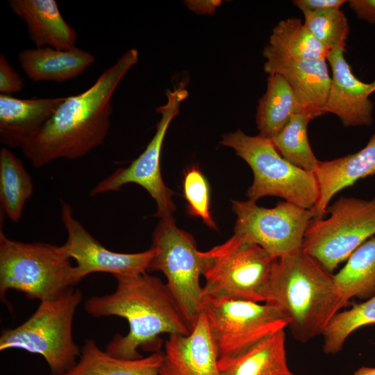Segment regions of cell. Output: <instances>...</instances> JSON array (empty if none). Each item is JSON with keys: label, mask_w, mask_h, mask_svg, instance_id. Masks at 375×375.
Masks as SVG:
<instances>
[{"label": "cell", "mask_w": 375, "mask_h": 375, "mask_svg": "<svg viewBox=\"0 0 375 375\" xmlns=\"http://www.w3.org/2000/svg\"><path fill=\"white\" fill-rule=\"evenodd\" d=\"M138 51L125 52L84 92L65 97L51 118L20 146L35 167L76 160L102 144L108 133L111 100L118 85L138 62Z\"/></svg>", "instance_id": "obj_1"}, {"label": "cell", "mask_w": 375, "mask_h": 375, "mask_svg": "<svg viewBox=\"0 0 375 375\" xmlns=\"http://www.w3.org/2000/svg\"><path fill=\"white\" fill-rule=\"evenodd\" d=\"M117 288L114 292L93 296L84 304L91 316H117L126 319L129 331L126 335L116 334L106 345L110 356L127 360L142 358L138 351H160L159 335H187L190 333L166 283L147 272L114 276Z\"/></svg>", "instance_id": "obj_2"}, {"label": "cell", "mask_w": 375, "mask_h": 375, "mask_svg": "<svg viewBox=\"0 0 375 375\" xmlns=\"http://www.w3.org/2000/svg\"><path fill=\"white\" fill-rule=\"evenodd\" d=\"M266 303L281 311L294 338L303 343L322 335L344 306L333 275L302 249L274 260Z\"/></svg>", "instance_id": "obj_3"}, {"label": "cell", "mask_w": 375, "mask_h": 375, "mask_svg": "<svg viewBox=\"0 0 375 375\" xmlns=\"http://www.w3.org/2000/svg\"><path fill=\"white\" fill-rule=\"evenodd\" d=\"M62 245L12 240L0 231V296L10 290L31 300L56 298L77 284Z\"/></svg>", "instance_id": "obj_4"}, {"label": "cell", "mask_w": 375, "mask_h": 375, "mask_svg": "<svg viewBox=\"0 0 375 375\" xmlns=\"http://www.w3.org/2000/svg\"><path fill=\"white\" fill-rule=\"evenodd\" d=\"M82 292L72 287L56 298L42 301L23 324L3 331L0 351L21 349L42 356L51 375H65L77 362L81 351L74 341L72 324Z\"/></svg>", "instance_id": "obj_5"}, {"label": "cell", "mask_w": 375, "mask_h": 375, "mask_svg": "<svg viewBox=\"0 0 375 375\" xmlns=\"http://www.w3.org/2000/svg\"><path fill=\"white\" fill-rule=\"evenodd\" d=\"M204 256L203 299L267 301L275 259L259 245L234 234Z\"/></svg>", "instance_id": "obj_6"}, {"label": "cell", "mask_w": 375, "mask_h": 375, "mask_svg": "<svg viewBox=\"0 0 375 375\" xmlns=\"http://www.w3.org/2000/svg\"><path fill=\"white\" fill-rule=\"evenodd\" d=\"M220 143L232 148L251 168L253 181L247 193L249 200L256 202L274 196L306 209H312L317 203L319 192L315 173L285 159L271 139L237 130L223 135Z\"/></svg>", "instance_id": "obj_7"}, {"label": "cell", "mask_w": 375, "mask_h": 375, "mask_svg": "<svg viewBox=\"0 0 375 375\" xmlns=\"http://www.w3.org/2000/svg\"><path fill=\"white\" fill-rule=\"evenodd\" d=\"M153 251L148 272H161L190 331L201 314L200 276L205 267L204 252L197 249L188 233L178 228L173 217L160 218L153 233Z\"/></svg>", "instance_id": "obj_8"}, {"label": "cell", "mask_w": 375, "mask_h": 375, "mask_svg": "<svg viewBox=\"0 0 375 375\" xmlns=\"http://www.w3.org/2000/svg\"><path fill=\"white\" fill-rule=\"evenodd\" d=\"M326 219H312L302 251L332 273L362 244L375 235V197H341L326 208Z\"/></svg>", "instance_id": "obj_9"}, {"label": "cell", "mask_w": 375, "mask_h": 375, "mask_svg": "<svg viewBox=\"0 0 375 375\" xmlns=\"http://www.w3.org/2000/svg\"><path fill=\"white\" fill-rule=\"evenodd\" d=\"M201 312L206 317L218 360L237 357L288 326L281 311L267 303L204 298Z\"/></svg>", "instance_id": "obj_10"}, {"label": "cell", "mask_w": 375, "mask_h": 375, "mask_svg": "<svg viewBox=\"0 0 375 375\" xmlns=\"http://www.w3.org/2000/svg\"><path fill=\"white\" fill-rule=\"evenodd\" d=\"M185 83L182 82L166 92L167 102L156 110L161 115L156 131L144 151L128 167L117 169L98 183L91 190L92 197L119 190L124 185L135 183L144 188L157 205L156 216L172 217L176 207L173 192L165 184L160 172V155L167 130L178 115L181 104L188 97Z\"/></svg>", "instance_id": "obj_11"}, {"label": "cell", "mask_w": 375, "mask_h": 375, "mask_svg": "<svg viewBox=\"0 0 375 375\" xmlns=\"http://www.w3.org/2000/svg\"><path fill=\"white\" fill-rule=\"evenodd\" d=\"M231 203L237 217L234 234L259 245L274 259L301 249L305 233L314 217L312 209L286 201L272 208L250 200Z\"/></svg>", "instance_id": "obj_12"}, {"label": "cell", "mask_w": 375, "mask_h": 375, "mask_svg": "<svg viewBox=\"0 0 375 375\" xmlns=\"http://www.w3.org/2000/svg\"><path fill=\"white\" fill-rule=\"evenodd\" d=\"M61 221L67 233L62 247L67 255L76 262L74 277L77 283L94 272L110 273L114 276L148 272L153 254L151 248L135 253L110 251L89 233L74 217L72 207L66 203H62Z\"/></svg>", "instance_id": "obj_13"}, {"label": "cell", "mask_w": 375, "mask_h": 375, "mask_svg": "<svg viewBox=\"0 0 375 375\" xmlns=\"http://www.w3.org/2000/svg\"><path fill=\"white\" fill-rule=\"evenodd\" d=\"M344 49L328 51L326 60L332 77L324 113H333L345 126H369L373 122V103L369 99L375 92V81L358 79L346 60Z\"/></svg>", "instance_id": "obj_14"}, {"label": "cell", "mask_w": 375, "mask_h": 375, "mask_svg": "<svg viewBox=\"0 0 375 375\" xmlns=\"http://www.w3.org/2000/svg\"><path fill=\"white\" fill-rule=\"evenodd\" d=\"M262 54L266 73L282 76L294 91L304 110L317 117L324 114L331 81L326 59L292 58L277 52L267 44Z\"/></svg>", "instance_id": "obj_15"}, {"label": "cell", "mask_w": 375, "mask_h": 375, "mask_svg": "<svg viewBox=\"0 0 375 375\" xmlns=\"http://www.w3.org/2000/svg\"><path fill=\"white\" fill-rule=\"evenodd\" d=\"M159 375H222L204 315L187 335H169Z\"/></svg>", "instance_id": "obj_16"}, {"label": "cell", "mask_w": 375, "mask_h": 375, "mask_svg": "<svg viewBox=\"0 0 375 375\" xmlns=\"http://www.w3.org/2000/svg\"><path fill=\"white\" fill-rule=\"evenodd\" d=\"M314 173L319 196L312 209L313 219H323L331 199L338 192L360 179L375 175V132L360 151L331 160H319Z\"/></svg>", "instance_id": "obj_17"}, {"label": "cell", "mask_w": 375, "mask_h": 375, "mask_svg": "<svg viewBox=\"0 0 375 375\" xmlns=\"http://www.w3.org/2000/svg\"><path fill=\"white\" fill-rule=\"evenodd\" d=\"M13 13L26 24L36 48L66 50L76 47V31L61 15L54 0H9Z\"/></svg>", "instance_id": "obj_18"}, {"label": "cell", "mask_w": 375, "mask_h": 375, "mask_svg": "<svg viewBox=\"0 0 375 375\" xmlns=\"http://www.w3.org/2000/svg\"><path fill=\"white\" fill-rule=\"evenodd\" d=\"M65 97L17 99L0 94V141L10 148L37 132Z\"/></svg>", "instance_id": "obj_19"}, {"label": "cell", "mask_w": 375, "mask_h": 375, "mask_svg": "<svg viewBox=\"0 0 375 375\" xmlns=\"http://www.w3.org/2000/svg\"><path fill=\"white\" fill-rule=\"evenodd\" d=\"M18 60L30 80L62 83L83 74L95 57L76 47L66 50L35 47L20 51Z\"/></svg>", "instance_id": "obj_20"}, {"label": "cell", "mask_w": 375, "mask_h": 375, "mask_svg": "<svg viewBox=\"0 0 375 375\" xmlns=\"http://www.w3.org/2000/svg\"><path fill=\"white\" fill-rule=\"evenodd\" d=\"M218 365L222 375H294L288 364L284 330L237 357L218 360Z\"/></svg>", "instance_id": "obj_21"}, {"label": "cell", "mask_w": 375, "mask_h": 375, "mask_svg": "<svg viewBox=\"0 0 375 375\" xmlns=\"http://www.w3.org/2000/svg\"><path fill=\"white\" fill-rule=\"evenodd\" d=\"M162 359L160 351L134 360L115 358L89 338L85 340L77 362L65 375H159Z\"/></svg>", "instance_id": "obj_22"}, {"label": "cell", "mask_w": 375, "mask_h": 375, "mask_svg": "<svg viewBox=\"0 0 375 375\" xmlns=\"http://www.w3.org/2000/svg\"><path fill=\"white\" fill-rule=\"evenodd\" d=\"M304 110L294 91L280 74H269L267 89L259 99L256 121L260 135L271 139Z\"/></svg>", "instance_id": "obj_23"}, {"label": "cell", "mask_w": 375, "mask_h": 375, "mask_svg": "<svg viewBox=\"0 0 375 375\" xmlns=\"http://www.w3.org/2000/svg\"><path fill=\"white\" fill-rule=\"evenodd\" d=\"M345 306L353 297L369 299L375 294V235L358 247L344 266L333 275Z\"/></svg>", "instance_id": "obj_24"}, {"label": "cell", "mask_w": 375, "mask_h": 375, "mask_svg": "<svg viewBox=\"0 0 375 375\" xmlns=\"http://www.w3.org/2000/svg\"><path fill=\"white\" fill-rule=\"evenodd\" d=\"M33 191L31 176L22 162L9 149L0 151V203L3 213L13 222L20 220L24 207Z\"/></svg>", "instance_id": "obj_25"}, {"label": "cell", "mask_w": 375, "mask_h": 375, "mask_svg": "<svg viewBox=\"0 0 375 375\" xmlns=\"http://www.w3.org/2000/svg\"><path fill=\"white\" fill-rule=\"evenodd\" d=\"M317 116L304 110L292 115L288 123L273 138L272 142L278 153L292 165L315 172L319 160L315 157L308 139L309 122Z\"/></svg>", "instance_id": "obj_26"}, {"label": "cell", "mask_w": 375, "mask_h": 375, "mask_svg": "<svg viewBox=\"0 0 375 375\" xmlns=\"http://www.w3.org/2000/svg\"><path fill=\"white\" fill-rule=\"evenodd\" d=\"M267 45L292 58L326 59L328 53L301 21L295 17L280 21L272 29Z\"/></svg>", "instance_id": "obj_27"}, {"label": "cell", "mask_w": 375, "mask_h": 375, "mask_svg": "<svg viewBox=\"0 0 375 375\" xmlns=\"http://www.w3.org/2000/svg\"><path fill=\"white\" fill-rule=\"evenodd\" d=\"M369 324H375V294L335 315L322 335L324 353L333 355L338 353L353 331Z\"/></svg>", "instance_id": "obj_28"}, {"label": "cell", "mask_w": 375, "mask_h": 375, "mask_svg": "<svg viewBox=\"0 0 375 375\" xmlns=\"http://www.w3.org/2000/svg\"><path fill=\"white\" fill-rule=\"evenodd\" d=\"M304 26L328 51L344 49L349 25L344 13L339 8L303 11Z\"/></svg>", "instance_id": "obj_29"}, {"label": "cell", "mask_w": 375, "mask_h": 375, "mask_svg": "<svg viewBox=\"0 0 375 375\" xmlns=\"http://www.w3.org/2000/svg\"><path fill=\"white\" fill-rule=\"evenodd\" d=\"M183 187L188 214L201 218L210 228H217L210 212L208 183L199 167L188 168L184 174Z\"/></svg>", "instance_id": "obj_30"}, {"label": "cell", "mask_w": 375, "mask_h": 375, "mask_svg": "<svg viewBox=\"0 0 375 375\" xmlns=\"http://www.w3.org/2000/svg\"><path fill=\"white\" fill-rule=\"evenodd\" d=\"M24 82L4 54L0 55V94L10 95L22 91Z\"/></svg>", "instance_id": "obj_31"}, {"label": "cell", "mask_w": 375, "mask_h": 375, "mask_svg": "<svg viewBox=\"0 0 375 375\" xmlns=\"http://www.w3.org/2000/svg\"><path fill=\"white\" fill-rule=\"evenodd\" d=\"M348 3L359 19L375 24V0H350Z\"/></svg>", "instance_id": "obj_32"}, {"label": "cell", "mask_w": 375, "mask_h": 375, "mask_svg": "<svg viewBox=\"0 0 375 375\" xmlns=\"http://www.w3.org/2000/svg\"><path fill=\"white\" fill-rule=\"evenodd\" d=\"M348 1L344 0H294L292 3L303 11L339 8Z\"/></svg>", "instance_id": "obj_33"}, {"label": "cell", "mask_w": 375, "mask_h": 375, "mask_svg": "<svg viewBox=\"0 0 375 375\" xmlns=\"http://www.w3.org/2000/svg\"><path fill=\"white\" fill-rule=\"evenodd\" d=\"M185 2V4L190 10L201 15H211L214 13L216 8L219 6L222 3V1L219 0H191Z\"/></svg>", "instance_id": "obj_34"}, {"label": "cell", "mask_w": 375, "mask_h": 375, "mask_svg": "<svg viewBox=\"0 0 375 375\" xmlns=\"http://www.w3.org/2000/svg\"><path fill=\"white\" fill-rule=\"evenodd\" d=\"M353 375H375V367H361L354 372Z\"/></svg>", "instance_id": "obj_35"}]
</instances>
